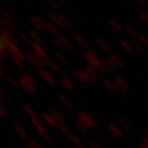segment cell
<instances>
[{
	"mask_svg": "<svg viewBox=\"0 0 148 148\" xmlns=\"http://www.w3.org/2000/svg\"><path fill=\"white\" fill-rule=\"evenodd\" d=\"M82 56H84V58L86 59L87 64H89L90 66H92L93 68L97 69L99 74L103 75L108 71V70H106L108 68L104 66L102 59L99 58V56H98L95 52H92V51H85L84 54H82Z\"/></svg>",
	"mask_w": 148,
	"mask_h": 148,
	"instance_id": "obj_1",
	"label": "cell"
},
{
	"mask_svg": "<svg viewBox=\"0 0 148 148\" xmlns=\"http://www.w3.org/2000/svg\"><path fill=\"white\" fill-rule=\"evenodd\" d=\"M0 42L5 44V46L7 47L8 52L10 53V56H16V57L22 59V60H25L27 55L22 52V49L18 46V44L10 41V40H9L8 37H5V35H1V41H0Z\"/></svg>",
	"mask_w": 148,
	"mask_h": 148,
	"instance_id": "obj_2",
	"label": "cell"
},
{
	"mask_svg": "<svg viewBox=\"0 0 148 148\" xmlns=\"http://www.w3.org/2000/svg\"><path fill=\"white\" fill-rule=\"evenodd\" d=\"M18 79H19L20 87L23 88L27 92H29V93L35 92V90H36V80L33 76L29 74H24L22 75L21 77H19Z\"/></svg>",
	"mask_w": 148,
	"mask_h": 148,
	"instance_id": "obj_3",
	"label": "cell"
},
{
	"mask_svg": "<svg viewBox=\"0 0 148 148\" xmlns=\"http://www.w3.org/2000/svg\"><path fill=\"white\" fill-rule=\"evenodd\" d=\"M75 119H76V120H78L79 122H81V123H82L84 125H86L89 130H92V128H98V124L95 122V120L90 116V115H88L86 112L81 111V112L76 113Z\"/></svg>",
	"mask_w": 148,
	"mask_h": 148,
	"instance_id": "obj_4",
	"label": "cell"
},
{
	"mask_svg": "<svg viewBox=\"0 0 148 148\" xmlns=\"http://www.w3.org/2000/svg\"><path fill=\"white\" fill-rule=\"evenodd\" d=\"M31 123L32 125L35 127V130L37 131V133L42 136L43 138H44V140L45 142H47V143H49L51 140H52V138H51V136L47 134V131H46V128L44 127V124H43V122L40 120V119H37V117H35V119H31Z\"/></svg>",
	"mask_w": 148,
	"mask_h": 148,
	"instance_id": "obj_5",
	"label": "cell"
},
{
	"mask_svg": "<svg viewBox=\"0 0 148 148\" xmlns=\"http://www.w3.org/2000/svg\"><path fill=\"white\" fill-rule=\"evenodd\" d=\"M25 62H27L32 67H34L35 69H37L38 71L44 69V66H46L44 59H42L41 57H38L37 55H35V54H33V53L27 54V58H25Z\"/></svg>",
	"mask_w": 148,
	"mask_h": 148,
	"instance_id": "obj_6",
	"label": "cell"
},
{
	"mask_svg": "<svg viewBox=\"0 0 148 148\" xmlns=\"http://www.w3.org/2000/svg\"><path fill=\"white\" fill-rule=\"evenodd\" d=\"M73 76L76 79H78L80 82L82 84H88V85H93L97 81L95 79H92L89 75L86 73L85 70H80V69H74L73 70Z\"/></svg>",
	"mask_w": 148,
	"mask_h": 148,
	"instance_id": "obj_7",
	"label": "cell"
},
{
	"mask_svg": "<svg viewBox=\"0 0 148 148\" xmlns=\"http://www.w3.org/2000/svg\"><path fill=\"white\" fill-rule=\"evenodd\" d=\"M30 48L32 49L33 54L37 55L38 57H41V58L44 59V60L48 58V55H47V53H46V51H45V48L43 47L41 44H37V43L33 42V44L30 46Z\"/></svg>",
	"mask_w": 148,
	"mask_h": 148,
	"instance_id": "obj_8",
	"label": "cell"
},
{
	"mask_svg": "<svg viewBox=\"0 0 148 148\" xmlns=\"http://www.w3.org/2000/svg\"><path fill=\"white\" fill-rule=\"evenodd\" d=\"M114 82H115L117 89H119V91H120L121 93H127V92H128L130 86H128L127 81L124 79L123 77H120V76L115 77V78H114Z\"/></svg>",
	"mask_w": 148,
	"mask_h": 148,
	"instance_id": "obj_9",
	"label": "cell"
},
{
	"mask_svg": "<svg viewBox=\"0 0 148 148\" xmlns=\"http://www.w3.org/2000/svg\"><path fill=\"white\" fill-rule=\"evenodd\" d=\"M108 131L111 133L113 136H115L117 138H122L124 137V132L121 127L119 126V124H115V123H110L108 125Z\"/></svg>",
	"mask_w": 148,
	"mask_h": 148,
	"instance_id": "obj_10",
	"label": "cell"
},
{
	"mask_svg": "<svg viewBox=\"0 0 148 148\" xmlns=\"http://www.w3.org/2000/svg\"><path fill=\"white\" fill-rule=\"evenodd\" d=\"M38 75H40V77L44 79L46 82H47L48 85L51 86H56V79L54 78V76L49 71L47 70H45V69H42V70H40L38 71Z\"/></svg>",
	"mask_w": 148,
	"mask_h": 148,
	"instance_id": "obj_11",
	"label": "cell"
},
{
	"mask_svg": "<svg viewBox=\"0 0 148 148\" xmlns=\"http://www.w3.org/2000/svg\"><path fill=\"white\" fill-rule=\"evenodd\" d=\"M45 65H46L51 70L55 71V73H57V74H63L64 70H63V68H62V66H60L57 62H55L54 59L48 57L47 59H45Z\"/></svg>",
	"mask_w": 148,
	"mask_h": 148,
	"instance_id": "obj_12",
	"label": "cell"
},
{
	"mask_svg": "<svg viewBox=\"0 0 148 148\" xmlns=\"http://www.w3.org/2000/svg\"><path fill=\"white\" fill-rule=\"evenodd\" d=\"M41 117H42V120L44 121V123H46L48 124L49 126L54 127V128H58L59 127V124L56 122V120L54 119L49 113H46V112H43L42 114H41Z\"/></svg>",
	"mask_w": 148,
	"mask_h": 148,
	"instance_id": "obj_13",
	"label": "cell"
},
{
	"mask_svg": "<svg viewBox=\"0 0 148 148\" xmlns=\"http://www.w3.org/2000/svg\"><path fill=\"white\" fill-rule=\"evenodd\" d=\"M55 38L63 45L64 48H65L66 51H73V49H74V46H73L71 42H70L66 36H64V35H60V34H59L58 36H56Z\"/></svg>",
	"mask_w": 148,
	"mask_h": 148,
	"instance_id": "obj_14",
	"label": "cell"
},
{
	"mask_svg": "<svg viewBox=\"0 0 148 148\" xmlns=\"http://www.w3.org/2000/svg\"><path fill=\"white\" fill-rule=\"evenodd\" d=\"M0 13H1V16H2V19H3V20H5V21L8 22V23H10L11 25H14V24H16V19L13 18V16L11 14L9 11L5 10V8H1V9H0Z\"/></svg>",
	"mask_w": 148,
	"mask_h": 148,
	"instance_id": "obj_15",
	"label": "cell"
},
{
	"mask_svg": "<svg viewBox=\"0 0 148 148\" xmlns=\"http://www.w3.org/2000/svg\"><path fill=\"white\" fill-rule=\"evenodd\" d=\"M13 127H14V131L18 133V135H20V137L27 142V139H29V135H27V130L22 126L21 124H19V123H14V124H13Z\"/></svg>",
	"mask_w": 148,
	"mask_h": 148,
	"instance_id": "obj_16",
	"label": "cell"
},
{
	"mask_svg": "<svg viewBox=\"0 0 148 148\" xmlns=\"http://www.w3.org/2000/svg\"><path fill=\"white\" fill-rule=\"evenodd\" d=\"M60 85L63 86V88H65L66 90H68V91H73L75 88V85L74 82H73V80L68 78V77H66V76H64L62 77V79H60Z\"/></svg>",
	"mask_w": 148,
	"mask_h": 148,
	"instance_id": "obj_17",
	"label": "cell"
},
{
	"mask_svg": "<svg viewBox=\"0 0 148 148\" xmlns=\"http://www.w3.org/2000/svg\"><path fill=\"white\" fill-rule=\"evenodd\" d=\"M85 71L89 75L92 79H95V81H98V79H99V75L100 74L98 73V70H97V69L93 68L92 66H90L89 64H86L85 65Z\"/></svg>",
	"mask_w": 148,
	"mask_h": 148,
	"instance_id": "obj_18",
	"label": "cell"
},
{
	"mask_svg": "<svg viewBox=\"0 0 148 148\" xmlns=\"http://www.w3.org/2000/svg\"><path fill=\"white\" fill-rule=\"evenodd\" d=\"M119 44H120L122 47L126 51L127 53L133 54V55H134V54H136L135 48L133 47V45L131 44L130 41H126V40H120V41H119Z\"/></svg>",
	"mask_w": 148,
	"mask_h": 148,
	"instance_id": "obj_19",
	"label": "cell"
},
{
	"mask_svg": "<svg viewBox=\"0 0 148 148\" xmlns=\"http://www.w3.org/2000/svg\"><path fill=\"white\" fill-rule=\"evenodd\" d=\"M108 56H109V58L111 59L113 63L115 64V66H116L119 69H122V68H124V67H125L124 62L122 60L120 56H117L116 54H109Z\"/></svg>",
	"mask_w": 148,
	"mask_h": 148,
	"instance_id": "obj_20",
	"label": "cell"
},
{
	"mask_svg": "<svg viewBox=\"0 0 148 148\" xmlns=\"http://www.w3.org/2000/svg\"><path fill=\"white\" fill-rule=\"evenodd\" d=\"M48 16H49V19H51V21L53 22L54 24L56 25V27H58V29H64V24L63 22H62V20L59 19V16L57 13H54V12H49L48 13Z\"/></svg>",
	"mask_w": 148,
	"mask_h": 148,
	"instance_id": "obj_21",
	"label": "cell"
},
{
	"mask_svg": "<svg viewBox=\"0 0 148 148\" xmlns=\"http://www.w3.org/2000/svg\"><path fill=\"white\" fill-rule=\"evenodd\" d=\"M109 25H110L115 32H117V33H122V32H123V27H122V24L117 21L116 19H114V18L109 19Z\"/></svg>",
	"mask_w": 148,
	"mask_h": 148,
	"instance_id": "obj_22",
	"label": "cell"
},
{
	"mask_svg": "<svg viewBox=\"0 0 148 148\" xmlns=\"http://www.w3.org/2000/svg\"><path fill=\"white\" fill-rule=\"evenodd\" d=\"M46 31H48L51 34H53L54 37L59 35V30L52 21H46Z\"/></svg>",
	"mask_w": 148,
	"mask_h": 148,
	"instance_id": "obj_23",
	"label": "cell"
},
{
	"mask_svg": "<svg viewBox=\"0 0 148 148\" xmlns=\"http://www.w3.org/2000/svg\"><path fill=\"white\" fill-rule=\"evenodd\" d=\"M74 40L76 41V43H77V44H79L81 47H84V48H89L90 47L89 42H88V41H87V40H86L82 35L76 34V35L74 36Z\"/></svg>",
	"mask_w": 148,
	"mask_h": 148,
	"instance_id": "obj_24",
	"label": "cell"
},
{
	"mask_svg": "<svg viewBox=\"0 0 148 148\" xmlns=\"http://www.w3.org/2000/svg\"><path fill=\"white\" fill-rule=\"evenodd\" d=\"M103 85L106 86V88L112 91V92H114V93H119L120 91L117 89L116 85H115V82H114V80H111V79H104L103 80Z\"/></svg>",
	"mask_w": 148,
	"mask_h": 148,
	"instance_id": "obj_25",
	"label": "cell"
},
{
	"mask_svg": "<svg viewBox=\"0 0 148 148\" xmlns=\"http://www.w3.org/2000/svg\"><path fill=\"white\" fill-rule=\"evenodd\" d=\"M102 62H103L104 66H106L109 70H111V71H117V70H119V68L115 66V64L113 63L111 59L109 58V56H106L104 58L102 59Z\"/></svg>",
	"mask_w": 148,
	"mask_h": 148,
	"instance_id": "obj_26",
	"label": "cell"
},
{
	"mask_svg": "<svg viewBox=\"0 0 148 148\" xmlns=\"http://www.w3.org/2000/svg\"><path fill=\"white\" fill-rule=\"evenodd\" d=\"M56 120V122L58 123V124H62V123H65V120H64V116L59 113L56 109H49V112H48Z\"/></svg>",
	"mask_w": 148,
	"mask_h": 148,
	"instance_id": "obj_27",
	"label": "cell"
},
{
	"mask_svg": "<svg viewBox=\"0 0 148 148\" xmlns=\"http://www.w3.org/2000/svg\"><path fill=\"white\" fill-rule=\"evenodd\" d=\"M58 99H59V101L63 103L64 106H67L68 109H73V108H74V106H73V102L70 101V99H69L66 95H64V93H59Z\"/></svg>",
	"mask_w": 148,
	"mask_h": 148,
	"instance_id": "obj_28",
	"label": "cell"
},
{
	"mask_svg": "<svg viewBox=\"0 0 148 148\" xmlns=\"http://www.w3.org/2000/svg\"><path fill=\"white\" fill-rule=\"evenodd\" d=\"M55 58L58 60L59 63L62 64V65H64V66H69V60L68 58L64 55L62 52H55Z\"/></svg>",
	"mask_w": 148,
	"mask_h": 148,
	"instance_id": "obj_29",
	"label": "cell"
},
{
	"mask_svg": "<svg viewBox=\"0 0 148 148\" xmlns=\"http://www.w3.org/2000/svg\"><path fill=\"white\" fill-rule=\"evenodd\" d=\"M0 99L3 101V99H7L8 101H12V97H11V92L7 89L5 87H1V91H0Z\"/></svg>",
	"mask_w": 148,
	"mask_h": 148,
	"instance_id": "obj_30",
	"label": "cell"
},
{
	"mask_svg": "<svg viewBox=\"0 0 148 148\" xmlns=\"http://www.w3.org/2000/svg\"><path fill=\"white\" fill-rule=\"evenodd\" d=\"M10 57L11 60L13 62V64L18 66V68H20L21 70H25V63H27L25 60H22V59L18 58L16 56H10Z\"/></svg>",
	"mask_w": 148,
	"mask_h": 148,
	"instance_id": "obj_31",
	"label": "cell"
},
{
	"mask_svg": "<svg viewBox=\"0 0 148 148\" xmlns=\"http://www.w3.org/2000/svg\"><path fill=\"white\" fill-rule=\"evenodd\" d=\"M59 16V19L62 20V22H63L64 27H67V29H71V21H70V19H69L67 16H65L64 13H62V12H58L57 13Z\"/></svg>",
	"mask_w": 148,
	"mask_h": 148,
	"instance_id": "obj_32",
	"label": "cell"
},
{
	"mask_svg": "<svg viewBox=\"0 0 148 148\" xmlns=\"http://www.w3.org/2000/svg\"><path fill=\"white\" fill-rule=\"evenodd\" d=\"M95 44L101 48V49H103V51L106 52V53H110V51H111V49H110V46H109V45H108L103 40H101V38H95Z\"/></svg>",
	"mask_w": 148,
	"mask_h": 148,
	"instance_id": "obj_33",
	"label": "cell"
},
{
	"mask_svg": "<svg viewBox=\"0 0 148 148\" xmlns=\"http://www.w3.org/2000/svg\"><path fill=\"white\" fill-rule=\"evenodd\" d=\"M117 123H119V126L121 127L123 131H130V130L132 128L131 124H130L125 119H122V117L117 119Z\"/></svg>",
	"mask_w": 148,
	"mask_h": 148,
	"instance_id": "obj_34",
	"label": "cell"
},
{
	"mask_svg": "<svg viewBox=\"0 0 148 148\" xmlns=\"http://www.w3.org/2000/svg\"><path fill=\"white\" fill-rule=\"evenodd\" d=\"M27 34H29V36L31 37V40L33 41V42L37 43V44H42V42H43L42 37L40 36V35H38V34H37L35 31H33V30H30Z\"/></svg>",
	"mask_w": 148,
	"mask_h": 148,
	"instance_id": "obj_35",
	"label": "cell"
},
{
	"mask_svg": "<svg viewBox=\"0 0 148 148\" xmlns=\"http://www.w3.org/2000/svg\"><path fill=\"white\" fill-rule=\"evenodd\" d=\"M125 30L128 33V35L131 36V38H134V40H138V36H139V33H138L135 29L131 25H126L125 27Z\"/></svg>",
	"mask_w": 148,
	"mask_h": 148,
	"instance_id": "obj_36",
	"label": "cell"
},
{
	"mask_svg": "<svg viewBox=\"0 0 148 148\" xmlns=\"http://www.w3.org/2000/svg\"><path fill=\"white\" fill-rule=\"evenodd\" d=\"M5 79L10 84L13 88H19L20 87V84H19V79H16L13 76H11V75L7 74V77H5Z\"/></svg>",
	"mask_w": 148,
	"mask_h": 148,
	"instance_id": "obj_37",
	"label": "cell"
},
{
	"mask_svg": "<svg viewBox=\"0 0 148 148\" xmlns=\"http://www.w3.org/2000/svg\"><path fill=\"white\" fill-rule=\"evenodd\" d=\"M130 42H131V44L133 45V47L135 48V51L136 52H144V46L139 43V41L138 40H134V38H131L130 40Z\"/></svg>",
	"mask_w": 148,
	"mask_h": 148,
	"instance_id": "obj_38",
	"label": "cell"
},
{
	"mask_svg": "<svg viewBox=\"0 0 148 148\" xmlns=\"http://www.w3.org/2000/svg\"><path fill=\"white\" fill-rule=\"evenodd\" d=\"M75 125H76V127H77L81 133H84V134H88V133H89V131H90L89 128L86 126V125H84L81 122H79L78 120H76V119H75Z\"/></svg>",
	"mask_w": 148,
	"mask_h": 148,
	"instance_id": "obj_39",
	"label": "cell"
},
{
	"mask_svg": "<svg viewBox=\"0 0 148 148\" xmlns=\"http://www.w3.org/2000/svg\"><path fill=\"white\" fill-rule=\"evenodd\" d=\"M27 148H42L36 139H32V138H29L27 140Z\"/></svg>",
	"mask_w": 148,
	"mask_h": 148,
	"instance_id": "obj_40",
	"label": "cell"
},
{
	"mask_svg": "<svg viewBox=\"0 0 148 148\" xmlns=\"http://www.w3.org/2000/svg\"><path fill=\"white\" fill-rule=\"evenodd\" d=\"M22 106H23V110L25 111V113H27L31 119H35V117H37L36 114H35V112H34V110H33L32 108H30V106H27V104H23Z\"/></svg>",
	"mask_w": 148,
	"mask_h": 148,
	"instance_id": "obj_41",
	"label": "cell"
},
{
	"mask_svg": "<svg viewBox=\"0 0 148 148\" xmlns=\"http://www.w3.org/2000/svg\"><path fill=\"white\" fill-rule=\"evenodd\" d=\"M43 21H44V19L40 16H33L30 18V23H31L32 25H34V27H36L37 24H40Z\"/></svg>",
	"mask_w": 148,
	"mask_h": 148,
	"instance_id": "obj_42",
	"label": "cell"
},
{
	"mask_svg": "<svg viewBox=\"0 0 148 148\" xmlns=\"http://www.w3.org/2000/svg\"><path fill=\"white\" fill-rule=\"evenodd\" d=\"M66 137L68 138L69 140H71L73 143H75L76 145H79V144H81V142H80V139H79V137H77L76 135H75L74 133L73 132H69L67 135H66Z\"/></svg>",
	"mask_w": 148,
	"mask_h": 148,
	"instance_id": "obj_43",
	"label": "cell"
},
{
	"mask_svg": "<svg viewBox=\"0 0 148 148\" xmlns=\"http://www.w3.org/2000/svg\"><path fill=\"white\" fill-rule=\"evenodd\" d=\"M51 43L53 44V45H54V46H55V47H57V48H58V49H59V52H62V53H64V52H66V49L64 48L63 45H62V44H60V43H59L58 41H57V40L55 38V37H53V38H52V41H51Z\"/></svg>",
	"mask_w": 148,
	"mask_h": 148,
	"instance_id": "obj_44",
	"label": "cell"
},
{
	"mask_svg": "<svg viewBox=\"0 0 148 148\" xmlns=\"http://www.w3.org/2000/svg\"><path fill=\"white\" fill-rule=\"evenodd\" d=\"M138 41L139 43L143 45L144 47L148 48V37L146 35H144V34H139V36H138Z\"/></svg>",
	"mask_w": 148,
	"mask_h": 148,
	"instance_id": "obj_45",
	"label": "cell"
},
{
	"mask_svg": "<svg viewBox=\"0 0 148 148\" xmlns=\"http://www.w3.org/2000/svg\"><path fill=\"white\" fill-rule=\"evenodd\" d=\"M7 55H8V49H7L3 43L0 42V57L2 59H5L7 57Z\"/></svg>",
	"mask_w": 148,
	"mask_h": 148,
	"instance_id": "obj_46",
	"label": "cell"
},
{
	"mask_svg": "<svg viewBox=\"0 0 148 148\" xmlns=\"http://www.w3.org/2000/svg\"><path fill=\"white\" fill-rule=\"evenodd\" d=\"M20 38H21L25 44H27L29 46H31L32 44H33V41L31 40V37L29 36V35H27V34H24V33H21V34H20Z\"/></svg>",
	"mask_w": 148,
	"mask_h": 148,
	"instance_id": "obj_47",
	"label": "cell"
},
{
	"mask_svg": "<svg viewBox=\"0 0 148 148\" xmlns=\"http://www.w3.org/2000/svg\"><path fill=\"white\" fill-rule=\"evenodd\" d=\"M59 132L62 133V134H64L65 136L68 134L69 132H70V130H69V127L65 124V123H62V124H59V127H58Z\"/></svg>",
	"mask_w": 148,
	"mask_h": 148,
	"instance_id": "obj_48",
	"label": "cell"
},
{
	"mask_svg": "<svg viewBox=\"0 0 148 148\" xmlns=\"http://www.w3.org/2000/svg\"><path fill=\"white\" fill-rule=\"evenodd\" d=\"M47 3L52 8H53L54 10H56V11H58L59 10V5H58V2H56L55 0H47Z\"/></svg>",
	"mask_w": 148,
	"mask_h": 148,
	"instance_id": "obj_49",
	"label": "cell"
},
{
	"mask_svg": "<svg viewBox=\"0 0 148 148\" xmlns=\"http://www.w3.org/2000/svg\"><path fill=\"white\" fill-rule=\"evenodd\" d=\"M134 5H138V7L146 8V7H148V2L147 1H145V0H135V1H134Z\"/></svg>",
	"mask_w": 148,
	"mask_h": 148,
	"instance_id": "obj_50",
	"label": "cell"
},
{
	"mask_svg": "<svg viewBox=\"0 0 148 148\" xmlns=\"http://www.w3.org/2000/svg\"><path fill=\"white\" fill-rule=\"evenodd\" d=\"M5 77H7V74H5V66L1 64V65H0V80H5Z\"/></svg>",
	"mask_w": 148,
	"mask_h": 148,
	"instance_id": "obj_51",
	"label": "cell"
},
{
	"mask_svg": "<svg viewBox=\"0 0 148 148\" xmlns=\"http://www.w3.org/2000/svg\"><path fill=\"white\" fill-rule=\"evenodd\" d=\"M35 29L38 30V31H46V21L44 20V21L41 22L40 24H37L36 27H35Z\"/></svg>",
	"mask_w": 148,
	"mask_h": 148,
	"instance_id": "obj_52",
	"label": "cell"
},
{
	"mask_svg": "<svg viewBox=\"0 0 148 148\" xmlns=\"http://www.w3.org/2000/svg\"><path fill=\"white\" fill-rule=\"evenodd\" d=\"M67 12H68V14L71 16V18H74L75 20H77V21H79V20H80L79 16H78V14H77L75 11L71 10V9H67Z\"/></svg>",
	"mask_w": 148,
	"mask_h": 148,
	"instance_id": "obj_53",
	"label": "cell"
},
{
	"mask_svg": "<svg viewBox=\"0 0 148 148\" xmlns=\"http://www.w3.org/2000/svg\"><path fill=\"white\" fill-rule=\"evenodd\" d=\"M140 18H142V20L147 24V27H148V12L142 11V12H140Z\"/></svg>",
	"mask_w": 148,
	"mask_h": 148,
	"instance_id": "obj_54",
	"label": "cell"
},
{
	"mask_svg": "<svg viewBox=\"0 0 148 148\" xmlns=\"http://www.w3.org/2000/svg\"><path fill=\"white\" fill-rule=\"evenodd\" d=\"M0 115L5 119V103H3V101H1V103H0Z\"/></svg>",
	"mask_w": 148,
	"mask_h": 148,
	"instance_id": "obj_55",
	"label": "cell"
},
{
	"mask_svg": "<svg viewBox=\"0 0 148 148\" xmlns=\"http://www.w3.org/2000/svg\"><path fill=\"white\" fill-rule=\"evenodd\" d=\"M89 147L90 148H101L99 145H97V144L93 143V142H90V143H89Z\"/></svg>",
	"mask_w": 148,
	"mask_h": 148,
	"instance_id": "obj_56",
	"label": "cell"
},
{
	"mask_svg": "<svg viewBox=\"0 0 148 148\" xmlns=\"http://www.w3.org/2000/svg\"><path fill=\"white\" fill-rule=\"evenodd\" d=\"M142 140H143V143H144V144H146V145L148 146V137L146 136V135H145V136H144V137L142 138Z\"/></svg>",
	"mask_w": 148,
	"mask_h": 148,
	"instance_id": "obj_57",
	"label": "cell"
},
{
	"mask_svg": "<svg viewBox=\"0 0 148 148\" xmlns=\"http://www.w3.org/2000/svg\"><path fill=\"white\" fill-rule=\"evenodd\" d=\"M138 147H139V148H148V146L146 145V144H144L143 142H142V143L138 144Z\"/></svg>",
	"mask_w": 148,
	"mask_h": 148,
	"instance_id": "obj_58",
	"label": "cell"
},
{
	"mask_svg": "<svg viewBox=\"0 0 148 148\" xmlns=\"http://www.w3.org/2000/svg\"><path fill=\"white\" fill-rule=\"evenodd\" d=\"M77 148H87V147L85 146V144L81 143V144H79V145H77Z\"/></svg>",
	"mask_w": 148,
	"mask_h": 148,
	"instance_id": "obj_59",
	"label": "cell"
},
{
	"mask_svg": "<svg viewBox=\"0 0 148 148\" xmlns=\"http://www.w3.org/2000/svg\"><path fill=\"white\" fill-rule=\"evenodd\" d=\"M59 3H62V5H66V1H65V0H59Z\"/></svg>",
	"mask_w": 148,
	"mask_h": 148,
	"instance_id": "obj_60",
	"label": "cell"
},
{
	"mask_svg": "<svg viewBox=\"0 0 148 148\" xmlns=\"http://www.w3.org/2000/svg\"><path fill=\"white\" fill-rule=\"evenodd\" d=\"M146 136H147V137H148V130H147V131H146Z\"/></svg>",
	"mask_w": 148,
	"mask_h": 148,
	"instance_id": "obj_61",
	"label": "cell"
},
{
	"mask_svg": "<svg viewBox=\"0 0 148 148\" xmlns=\"http://www.w3.org/2000/svg\"><path fill=\"white\" fill-rule=\"evenodd\" d=\"M21 148H27V147H21Z\"/></svg>",
	"mask_w": 148,
	"mask_h": 148,
	"instance_id": "obj_62",
	"label": "cell"
},
{
	"mask_svg": "<svg viewBox=\"0 0 148 148\" xmlns=\"http://www.w3.org/2000/svg\"><path fill=\"white\" fill-rule=\"evenodd\" d=\"M147 64H148V63H147Z\"/></svg>",
	"mask_w": 148,
	"mask_h": 148,
	"instance_id": "obj_63",
	"label": "cell"
}]
</instances>
